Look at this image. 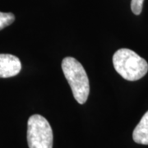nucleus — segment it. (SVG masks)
Listing matches in <instances>:
<instances>
[{
  "label": "nucleus",
  "mask_w": 148,
  "mask_h": 148,
  "mask_svg": "<svg viewBox=\"0 0 148 148\" xmlns=\"http://www.w3.org/2000/svg\"><path fill=\"white\" fill-rule=\"evenodd\" d=\"M15 21L14 14L11 12H0V30L10 26Z\"/></svg>",
  "instance_id": "423d86ee"
},
{
  "label": "nucleus",
  "mask_w": 148,
  "mask_h": 148,
  "mask_svg": "<svg viewBox=\"0 0 148 148\" xmlns=\"http://www.w3.org/2000/svg\"><path fill=\"white\" fill-rule=\"evenodd\" d=\"M20 59L9 53H0V77L8 78L14 77L21 72Z\"/></svg>",
  "instance_id": "20e7f679"
},
{
  "label": "nucleus",
  "mask_w": 148,
  "mask_h": 148,
  "mask_svg": "<svg viewBox=\"0 0 148 148\" xmlns=\"http://www.w3.org/2000/svg\"><path fill=\"white\" fill-rule=\"evenodd\" d=\"M113 64L117 73L127 81H138L148 72L147 62L134 51L125 48L114 53Z\"/></svg>",
  "instance_id": "f257e3e1"
},
{
  "label": "nucleus",
  "mask_w": 148,
  "mask_h": 148,
  "mask_svg": "<svg viewBox=\"0 0 148 148\" xmlns=\"http://www.w3.org/2000/svg\"><path fill=\"white\" fill-rule=\"evenodd\" d=\"M132 139L138 144L148 145V111L133 130Z\"/></svg>",
  "instance_id": "39448f33"
},
{
  "label": "nucleus",
  "mask_w": 148,
  "mask_h": 148,
  "mask_svg": "<svg viewBox=\"0 0 148 148\" xmlns=\"http://www.w3.org/2000/svg\"><path fill=\"white\" fill-rule=\"evenodd\" d=\"M62 69L75 100L81 105L85 104L90 93V84L84 68L76 58L66 57L62 61Z\"/></svg>",
  "instance_id": "f03ea898"
},
{
  "label": "nucleus",
  "mask_w": 148,
  "mask_h": 148,
  "mask_svg": "<svg viewBox=\"0 0 148 148\" xmlns=\"http://www.w3.org/2000/svg\"><path fill=\"white\" fill-rule=\"evenodd\" d=\"M144 0H132L131 1V9L135 15H139L143 11V6Z\"/></svg>",
  "instance_id": "0eeeda50"
},
{
  "label": "nucleus",
  "mask_w": 148,
  "mask_h": 148,
  "mask_svg": "<svg viewBox=\"0 0 148 148\" xmlns=\"http://www.w3.org/2000/svg\"><path fill=\"white\" fill-rule=\"evenodd\" d=\"M27 143L29 148H53V131L45 118L40 114L29 118Z\"/></svg>",
  "instance_id": "7ed1b4c3"
}]
</instances>
